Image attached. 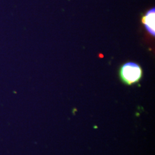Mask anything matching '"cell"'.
<instances>
[{
  "label": "cell",
  "mask_w": 155,
  "mask_h": 155,
  "mask_svg": "<svg viewBox=\"0 0 155 155\" xmlns=\"http://www.w3.org/2000/svg\"><path fill=\"white\" fill-rule=\"evenodd\" d=\"M120 77L124 83L132 85L138 83L143 75L142 68L134 62H127L124 64L120 70Z\"/></svg>",
  "instance_id": "1"
},
{
  "label": "cell",
  "mask_w": 155,
  "mask_h": 155,
  "mask_svg": "<svg viewBox=\"0 0 155 155\" xmlns=\"http://www.w3.org/2000/svg\"><path fill=\"white\" fill-rule=\"evenodd\" d=\"M155 8H152L147 12L142 18V22L146 30L152 36H155Z\"/></svg>",
  "instance_id": "2"
}]
</instances>
